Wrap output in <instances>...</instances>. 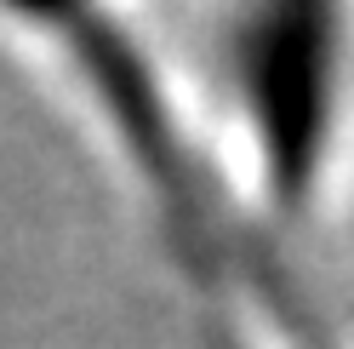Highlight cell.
Masks as SVG:
<instances>
[{"instance_id":"cell-1","label":"cell","mask_w":354,"mask_h":349,"mask_svg":"<svg viewBox=\"0 0 354 349\" xmlns=\"http://www.w3.org/2000/svg\"><path fill=\"white\" fill-rule=\"evenodd\" d=\"M343 0H246L240 75H246L252 132L280 206L308 201L326 161V126L337 98Z\"/></svg>"}]
</instances>
